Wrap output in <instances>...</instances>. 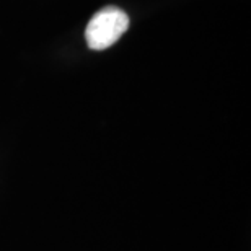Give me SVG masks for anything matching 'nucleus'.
<instances>
[{"label":"nucleus","instance_id":"1","mask_svg":"<svg viewBox=\"0 0 251 251\" xmlns=\"http://www.w3.org/2000/svg\"><path fill=\"white\" fill-rule=\"evenodd\" d=\"M129 17L118 7H106L93 15L85 29V39L90 49L104 51L118 43V39L127 31Z\"/></svg>","mask_w":251,"mask_h":251}]
</instances>
